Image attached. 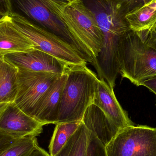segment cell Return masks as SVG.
Instances as JSON below:
<instances>
[{
  "instance_id": "16",
  "label": "cell",
  "mask_w": 156,
  "mask_h": 156,
  "mask_svg": "<svg viewBox=\"0 0 156 156\" xmlns=\"http://www.w3.org/2000/svg\"><path fill=\"white\" fill-rule=\"evenodd\" d=\"M18 69L0 57V103L14 101L17 91Z\"/></svg>"
},
{
  "instance_id": "15",
  "label": "cell",
  "mask_w": 156,
  "mask_h": 156,
  "mask_svg": "<svg viewBox=\"0 0 156 156\" xmlns=\"http://www.w3.org/2000/svg\"><path fill=\"white\" fill-rule=\"evenodd\" d=\"M130 29L137 32H151L156 27V0H150L126 15Z\"/></svg>"
},
{
  "instance_id": "8",
  "label": "cell",
  "mask_w": 156,
  "mask_h": 156,
  "mask_svg": "<svg viewBox=\"0 0 156 156\" xmlns=\"http://www.w3.org/2000/svg\"><path fill=\"white\" fill-rule=\"evenodd\" d=\"M14 1L18 9L29 20L58 36L79 51L75 39L66 27L51 12L46 0Z\"/></svg>"
},
{
  "instance_id": "6",
  "label": "cell",
  "mask_w": 156,
  "mask_h": 156,
  "mask_svg": "<svg viewBox=\"0 0 156 156\" xmlns=\"http://www.w3.org/2000/svg\"><path fill=\"white\" fill-rule=\"evenodd\" d=\"M105 149L107 156H156V127H126L118 132Z\"/></svg>"
},
{
  "instance_id": "9",
  "label": "cell",
  "mask_w": 156,
  "mask_h": 156,
  "mask_svg": "<svg viewBox=\"0 0 156 156\" xmlns=\"http://www.w3.org/2000/svg\"><path fill=\"white\" fill-rule=\"evenodd\" d=\"M3 57L18 69L33 72H50L62 75L70 66L50 54L37 49L28 52L8 54Z\"/></svg>"
},
{
  "instance_id": "2",
  "label": "cell",
  "mask_w": 156,
  "mask_h": 156,
  "mask_svg": "<svg viewBox=\"0 0 156 156\" xmlns=\"http://www.w3.org/2000/svg\"><path fill=\"white\" fill-rule=\"evenodd\" d=\"M91 11L103 35L102 48L94 59L96 66L105 71L118 68L117 48L124 35L130 30L126 18L128 9L116 0H83Z\"/></svg>"
},
{
  "instance_id": "1",
  "label": "cell",
  "mask_w": 156,
  "mask_h": 156,
  "mask_svg": "<svg viewBox=\"0 0 156 156\" xmlns=\"http://www.w3.org/2000/svg\"><path fill=\"white\" fill-rule=\"evenodd\" d=\"M51 12L66 27L86 62L91 64L102 48L103 35L83 0H46Z\"/></svg>"
},
{
  "instance_id": "27",
  "label": "cell",
  "mask_w": 156,
  "mask_h": 156,
  "mask_svg": "<svg viewBox=\"0 0 156 156\" xmlns=\"http://www.w3.org/2000/svg\"><path fill=\"white\" fill-rule=\"evenodd\" d=\"M151 35L152 37L156 40V27L153 31L151 32Z\"/></svg>"
},
{
  "instance_id": "25",
  "label": "cell",
  "mask_w": 156,
  "mask_h": 156,
  "mask_svg": "<svg viewBox=\"0 0 156 156\" xmlns=\"http://www.w3.org/2000/svg\"><path fill=\"white\" fill-rule=\"evenodd\" d=\"M27 156H50V155L44 149L37 146L33 151Z\"/></svg>"
},
{
  "instance_id": "5",
  "label": "cell",
  "mask_w": 156,
  "mask_h": 156,
  "mask_svg": "<svg viewBox=\"0 0 156 156\" xmlns=\"http://www.w3.org/2000/svg\"><path fill=\"white\" fill-rule=\"evenodd\" d=\"M16 27L34 46L35 49L50 54L70 65H87L81 54L64 39L16 12L11 16Z\"/></svg>"
},
{
  "instance_id": "10",
  "label": "cell",
  "mask_w": 156,
  "mask_h": 156,
  "mask_svg": "<svg viewBox=\"0 0 156 156\" xmlns=\"http://www.w3.org/2000/svg\"><path fill=\"white\" fill-rule=\"evenodd\" d=\"M44 125L10 103L0 116V130L17 138L37 136Z\"/></svg>"
},
{
  "instance_id": "22",
  "label": "cell",
  "mask_w": 156,
  "mask_h": 156,
  "mask_svg": "<svg viewBox=\"0 0 156 156\" xmlns=\"http://www.w3.org/2000/svg\"><path fill=\"white\" fill-rule=\"evenodd\" d=\"M12 0H0V16H10L12 14Z\"/></svg>"
},
{
  "instance_id": "18",
  "label": "cell",
  "mask_w": 156,
  "mask_h": 156,
  "mask_svg": "<svg viewBox=\"0 0 156 156\" xmlns=\"http://www.w3.org/2000/svg\"><path fill=\"white\" fill-rule=\"evenodd\" d=\"M81 122V121L56 124L49 145L50 156H55L62 150L69 138L77 130Z\"/></svg>"
},
{
  "instance_id": "19",
  "label": "cell",
  "mask_w": 156,
  "mask_h": 156,
  "mask_svg": "<svg viewBox=\"0 0 156 156\" xmlns=\"http://www.w3.org/2000/svg\"><path fill=\"white\" fill-rule=\"evenodd\" d=\"M37 145L36 136L22 137L1 153L0 156H27Z\"/></svg>"
},
{
  "instance_id": "24",
  "label": "cell",
  "mask_w": 156,
  "mask_h": 156,
  "mask_svg": "<svg viewBox=\"0 0 156 156\" xmlns=\"http://www.w3.org/2000/svg\"><path fill=\"white\" fill-rule=\"evenodd\" d=\"M153 92L156 96V75L153 76L145 80L141 84Z\"/></svg>"
},
{
  "instance_id": "7",
  "label": "cell",
  "mask_w": 156,
  "mask_h": 156,
  "mask_svg": "<svg viewBox=\"0 0 156 156\" xmlns=\"http://www.w3.org/2000/svg\"><path fill=\"white\" fill-rule=\"evenodd\" d=\"M61 75L18 69L17 93L13 102L27 114L34 117L42 97Z\"/></svg>"
},
{
  "instance_id": "26",
  "label": "cell",
  "mask_w": 156,
  "mask_h": 156,
  "mask_svg": "<svg viewBox=\"0 0 156 156\" xmlns=\"http://www.w3.org/2000/svg\"><path fill=\"white\" fill-rule=\"evenodd\" d=\"M10 103H0V116L2 115L4 111L6 109L8 104Z\"/></svg>"
},
{
  "instance_id": "14",
  "label": "cell",
  "mask_w": 156,
  "mask_h": 156,
  "mask_svg": "<svg viewBox=\"0 0 156 156\" xmlns=\"http://www.w3.org/2000/svg\"><path fill=\"white\" fill-rule=\"evenodd\" d=\"M82 122L105 147L120 131L97 105L92 104L84 113Z\"/></svg>"
},
{
  "instance_id": "21",
  "label": "cell",
  "mask_w": 156,
  "mask_h": 156,
  "mask_svg": "<svg viewBox=\"0 0 156 156\" xmlns=\"http://www.w3.org/2000/svg\"><path fill=\"white\" fill-rule=\"evenodd\" d=\"M19 138L6 133L0 130V154L14 144Z\"/></svg>"
},
{
  "instance_id": "3",
  "label": "cell",
  "mask_w": 156,
  "mask_h": 156,
  "mask_svg": "<svg viewBox=\"0 0 156 156\" xmlns=\"http://www.w3.org/2000/svg\"><path fill=\"white\" fill-rule=\"evenodd\" d=\"M150 33L130 29L118 44L119 74L137 86L156 75V40Z\"/></svg>"
},
{
  "instance_id": "23",
  "label": "cell",
  "mask_w": 156,
  "mask_h": 156,
  "mask_svg": "<svg viewBox=\"0 0 156 156\" xmlns=\"http://www.w3.org/2000/svg\"><path fill=\"white\" fill-rule=\"evenodd\" d=\"M122 4L129 12L142 6L150 0H116Z\"/></svg>"
},
{
  "instance_id": "13",
  "label": "cell",
  "mask_w": 156,
  "mask_h": 156,
  "mask_svg": "<svg viewBox=\"0 0 156 156\" xmlns=\"http://www.w3.org/2000/svg\"><path fill=\"white\" fill-rule=\"evenodd\" d=\"M34 49L33 43L16 27L11 16L0 17V57Z\"/></svg>"
},
{
  "instance_id": "12",
  "label": "cell",
  "mask_w": 156,
  "mask_h": 156,
  "mask_svg": "<svg viewBox=\"0 0 156 156\" xmlns=\"http://www.w3.org/2000/svg\"><path fill=\"white\" fill-rule=\"evenodd\" d=\"M66 71L51 84L36 109L34 118L44 125L56 124L59 103L67 77Z\"/></svg>"
},
{
  "instance_id": "4",
  "label": "cell",
  "mask_w": 156,
  "mask_h": 156,
  "mask_svg": "<svg viewBox=\"0 0 156 156\" xmlns=\"http://www.w3.org/2000/svg\"><path fill=\"white\" fill-rule=\"evenodd\" d=\"M62 92L56 124L81 121L87 108L94 103L96 74L86 65H72Z\"/></svg>"
},
{
  "instance_id": "20",
  "label": "cell",
  "mask_w": 156,
  "mask_h": 156,
  "mask_svg": "<svg viewBox=\"0 0 156 156\" xmlns=\"http://www.w3.org/2000/svg\"><path fill=\"white\" fill-rule=\"evenodd\" d=\"M88 131L89 138L86 156H107L105 147L92 132Z\"/></svg>"
},
{
  "instance_id": "11",
  "label": "cell",
  "mask_w": 156,
  "mask_h": 156,
  "mask_svg": "<svg viewBox=\"0 0 156 156\" xmlns=\"http://www.w3.org/2000/svg\"><path fill=\"white\" fill-rule=\"evenodd\" d=\"M99 107L109 120L120 130L134 125L116 99L113 87L98 78L95 84L94 103Z\"/></svg>"
},
{
  "instance_id": "17",
  "label": "cell",
  "mask_w": 156,
  "mask_h": 156,
  "mask_svg": "<svg viewBox=\"0 0 156 156\" xmlns=\"http://www.w3.org/2000/svg\"><path fill=\"white\" fill-rule=\"evenodd\" d=\"M89 131L82 122L62 150L55 156H86Z\"/></svg>"
}]
</instances>
